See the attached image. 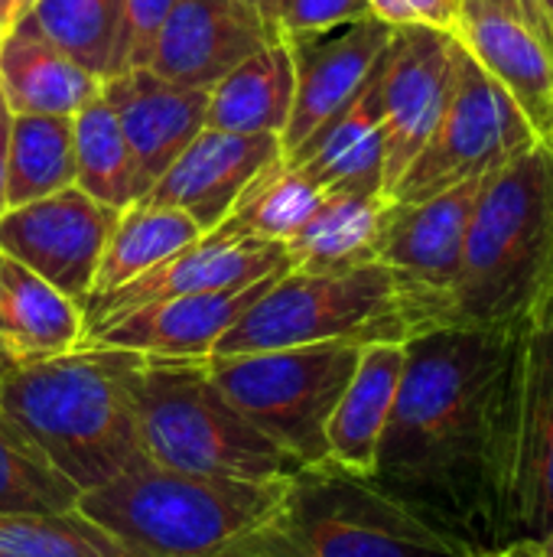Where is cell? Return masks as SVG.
Instances as JSON below:
<instances>
[{"label":"cell","instance_id":"obj_1","mask_svg":"<svg viewBox=\"0 0 553 557\" xmlns=\"http://www.w3.org/2000/svg\"><path fill=\"white\" fill-rule=\"evenodd\" d=\"M515 326H437L411 336L372 470L385 493L486 557L489 398Z\"/></svg>","mask_w":553,"mask_h":557},{"label":"cell","instance_id":"obj_2","mask_svg":"<svg viewBox=\"0 0 553 557\" xmlns=\"http://www.w3.org/2000/svg\"><path fill=\"white\" fill-rule=\"evenodd\" d=\"M140 352L78 346L20 362L0 379V405L78 490H98L143 463L134 421V372Z\"/></svg>","mask_w":553,"mask_h":557},{"label":"cell","instance_id":"obj_3","mask_svg":"<svg viewBox=\"0 0 553 557\" xmlns=\"http://www.w3.org/2000/svg\"><path fill=\"white\" fill-rule=\"evenodd\" d=\"M218 557H486L329 460L297 470L280 506Z\"/></svg>","mask_w":553,"mask_h":557},{"label":"cell","instance_id":"obj_4","mask_svg":"<svg viewBox=\"0 0 553 557\" xmlns=\"http://www.w3.org/2000/svg\"><path fill=\"white\" fill-rule=\"evenodd\" d=\"M551 251L553 150L535 144L479 189L450 297V326L525 323Z\"/></svg>","mask_w":553,"mask_h":557},{"label":"cell","instance_id":"obj_5","mask_svg":"<svg viewBox=\"0 0 553 557\" xmlns=\"http://www.w3.org/2000/svg\"><path fill=\"white\" fill-rule=\"evenodd\" d=\"M486 512L492 557L553 529V326L518 323L489 398Z\"/></svg>","mask_w":553,"mask_h":557},{"label":"cell","instance_id":"obj_6","mask_svg":"<svg viewBox=\"0 0 553 557\" xmlns=\"http://www.w3.org/2000/svg\"><path fill=\"white\" fill-rule=\"evenodd\" d=\"M287 480L248 483L143 463L78 496V512L134 557H218L274 516Z\"/></svg>","mask_w":553,"mask_h":557},{"label":"cell","instance_id":"obj_7","mask_svg":"<svg viewBox=\"0 0 553 557\" xmlns=\"http://www.w3.org/2000/svg\"><path fill=\"white\" fill-rule=\"evenodd\" d=\"M130 392L140 447L156 467L248 483H277L303 470L231 405L209 372V356H143Z\"/></svg>","mask_w":553,"mask_h":557},{"label":"cell","instance_id":"obj_8","mask_svg":"<svg viewBox=\"0 0 553 557\" xmlns=\"http://www.w3.org/2000/svg\"><path fill=\"white\" fill-rule=\"evenodd\" d=\"M414 320L381 261L342 274H280L215 343L212 356L267 352L313 343H407Z\"/></svg>","mask_w":553,"mask_h":557},{"label":"cell","instance_id":"obj_9","mask_svg":"<svg viewBox=\"0 0 553 557\" xmlns=\"http://www.w3.org/2000/svg\"><path fill=\"white\" fill-rule=\"evenodd\" d=\"M359 343H313L241 356H209L231 405L300 467L326 460V424L359 366Z\"/></svg>","mask_w":553,"mask_h":557},{"label":"cell","instance_id":"obj_10","mask_svg":"<svg viewBox=\"0 0 553 557\" xmlns=\"http://www.w3.org/2000/svg\"><path fill=\"white\" fill-rule=\"evenodd\" d=\"M535 144L538 137L518 104L460 46L456 85L447 101V111L388 199L420 202L466 180H486Z\"/></svg>","mask_w":553,"mask_h":557},{"label":"cell","instance_id":"obj_11","mask_svg":"<svg viewBox=\"0 0 553 557\" xmlns=\"http://www.w3.org/2000/svg\"><path fill=\"white\" fill-rule=\"evenodd\" d=\"M482 183L486 180H466L420 202L388 199L378 261L394 271L404 290L414 336L450 326V297Z\"/></svg>","mask_w":553,"mask_h":557},{"label":"cell","instance_id":"obj_12","mask_svg":"<svg viewBox=\"0 0 553 557\" xmlns=\"http://www.w3.org/2000/svg\"><path fill=\"white\" fill-rule=\"evenodd\" d=\"M117 219L121 209H111L78 186H68L52 196L3 209L0 251L81 307L91 294L98 261Z\"/></svg>","mask_w":553,"mask_h":557},{"label":"cell","instance_id":"obj_13","mask_svg":"<svg viewBox=\"0 0 553 557\" xmlns=\"http://www.w3.org/2000/svg\"><path fill=\"white\" fill-rule=\"evenodd\" d=\"M460 42L447 29L401 26L391 33L381 62L385 108V199L437 131L456 85Z\"/></svg>","mask_w":553,"mask_h":557},{"label":"cell","instance_id":"obj_14","mask_svg":"<svg viewBox=\"0 0 553 557\" xmlns=\"http://www.w3.org/2000/svg\"><path fill=\"white\" fill-rule=\"evenodd\" d=\"M290 271L287 248L280 242L261 238H231L222 232H209L189 248L176 251L173 258L160 261L153 271L108 290L95 294L81 304L85 313V336L137 307L186 297V294H212V290H235L257 284L271 274Z\"/></svg>","mask_w":553,"mask_h":557},{"label":"cell","instance_id":"obj_15","mask_svg":"<svg viewBox=\"0 0 553 557\" xmlns=\"http://www.w3.org/2000/svg\"><path fill=\"white\" fill-rule=\"evenodd\" d=\"M391 26L381 20L352 23L329 36L284 39L293 55V104L280 134V153L290 160L326 124H332L365 88L378 59L391 42Z\"/></svg>","mask_w":553,"mask_h":557},{"label":"cell","instance_id":"obj_16","mask_svg":"<svg viewBox=\"0 0 553 557\" xmlns=\"http://www.w3.org/2000/svg\"><path fill=\"white\" fill-rule=\"evenodd\" d=\"M277 39L280 29L241 0H176L147 69L166 82L209 91L238 62Z\"/></svg>","mask_w":553,"mask_h":557},{"label":"cell","instance_id":"obj_17","mask_svg":"<svg viewBox=\"0 0 553 557\" xmlns=\"http://www.w3.org/2000/svg\"><path fill=\"white\" fill-rule=\"evenodd\" d=\"M277 157H284L277 134H225L205 127L140 202L179 209L209 235L248 183Z\"/></svg>","mask_w":553,"mask_h":557},{"label":"cell","instance_id":"obj_18","mask_svg":"<svg viewBox=\"0 0 553 557\" xmlns=\"http://www.w3.org/2000/svg\"><path fill=\"white\" fill-rule=\"evenodd\" d=\"M101 95L117 114L143 199L196 134L205 131L209 91L166 82L153 69H130L104 78Z\"/></svg>","mask_w":553,"mask_h":557},{"label":"cell","instance_id":"obj_19","mask_svg":"<svg viewBox=\"0 0 553 557\" xmlns=\"http://www.w3.org/2000/svg\"><path fill=\"white\" fill-rule=\"evenodd\" d=\"M453 36L518 104L538 144L553 150V52L548 42L486 0H456Z\"/></svg>","mask_w":553,"mask_h":557},{"label":"cell","instance_id":"obj_20","mask_svg":"<svg viewBox=\"0 0 553 557\" xmlns=\"http://www.w3.org/2000/svg\"><path fill=\"white\" fill-rule=\"evenodd\" d=\"M277 277L280 274H271L257 284L235 287V290L186 294V297H169L137 307L91 330L81 339V346H111V349H130L140 356H166V359L212 356L215 343Z\"/></svg>","mask_w":553,"mask_h":557},{"label":"cell","instance_id":"obj_21","mask_svg":"<svg viewBox=\"0 0 553 557\" xmlns=\"http://www.w3.org/2000/svg\"><path fill=\"white\" fill-rule=\"evenodd\" d=\"M381 62L359 91V98L326 124L287 163L323 193H381L385 176V108H381ZM385 196V193H381Z\"/></svg>","mask_w":553,"mask_h":557},{"label":"cell","instance_id":"obj_22","mask_svg":"<svg viewBox=\"0 0 553 557\" xmlns=\"http://www.w3.org/2000/svg\"><path fill=\"white\" fill-rule=\"evenodd\" d=\"M404 372V343L362 346L359 366L326 424V460L372 476Z\"/></svg>","mask_w":553,"mask_h":557},{"label":"cell","instance_id":"obj_23","mask_svg":"<svg viewBox=\"0 0 553 557\" xmlns=\"http://www.w3.org/2000/svg\"><path fill=\"white\" fill-rule=\"evenodd\" d=\"M104 78L68 59L26 23L0 33V95L13 114H78L101 95Z\"/></svg>","mask_w":553,"mask_h":557},{"label":"cell","instance_id":"obj_24","mask_svg":"<svg viewBox=\"0 0 553 557\" xmlns=\"http://www.w3.org/2000/svg\"><path fill=\"white\" fill-rule=\"evenodd\" d=\"M388 199L381 193H323L310 219L284 242L290 271L342 274L378 261Z\"/></svg>","mask_w":553,"mask_h":557},{"label":"cell","instance_id":"obj_25","mask_svg":"<svg viewBox=\"0 0 553 557\" xmlns=\"http://www.w3.org/2000/svg\"><path fill=\"white\" fill-rule=\"evenodd\" d=\"M293 55L284 39L238 62L209 88L205 127L225 134H284L293 104Z\"/></svg>","mask_w":553,"mask_h":557},{"label":"cell","instance_id":"obj_26","mask_svg":"<svg viewBox=\"0 0 553 557\" xmlns=\"http://www.w3.org/2000/svg\"><path fill=\"white\" fill-rule=\"evenodd\" d=\"M0 336L20 356V362L62 356L81 346L85 313L72 297L3 255Z\"/></svg>","mask_w":553,"mask_h":557},{"label":"cell","instance_id":"obj_27","mask_svg":"<svg viewBox=\"0 0 553 557\" xmlns=\"http://www.w3.org/2000/svg\"><path fill=\"white\" fill-rule=\"evenodd\" d=\"M202 238V228L179 209L169 206H150V202H134L130 209L121 212L108 248L98 261L91 294H108L147 271H153L160 261L173 258L176 251L189 248L192 242Z\"/></svg>","mask_w":553,"mask_h":557},{"label":"cell","instance_id":"obj_28","mask_svg":"<svg viewBox=\"0 0 553 557\" xmlns=\"http://www.w3.org/2000/svg\"><path fill=\"white\" fill-rule=\"evenodd\" d=\"M75 186L72 117L65 114H13L7 140V209Z\"/></svg>","mask_w":553,"mask_h":557},{"label":"cell","instance_id":"obj_29","mask_svg":"<svg viewBox=\"0 0 553 557\" xmlns=\"http://www.w3.org/2000/svg\"><path fill=\"white\" fill-rule=\"evenodd\" d=\"M319 199H323V189L313 186L300 166L277 157L248 183V189L238 196L231 212L212 232L284 245L310 219Z\"/></svg>","mask_w":553,"mask_h":557},{"label":"cell","instance_id":"obj_30","mask_svg":"<svg viewBox=\"0 0 553 557\" xmlns=\"http://www.w3.org/2000/svg\"><path fill=\"white\" fill-rule=\"evenodd\" d=\"M75 147V186L111 209H130L140 202L130 147L121 134L117 114L104 95L72 114Z\"/></svg>","mask_w":553,"mask_h":557},{"label":"cell","instance_id":"obj_31","mask_svg":"<svg viewBox=\"0 0 553 557\" xmlns=\"http://www.w3.org/2000/svg\"><path fill=\"white\" fill-rule=\"evenodd\" d=\"M121 3L124 0H33L16 23H26L98 78H108L121 26Z\"/></svg>","mask_w":553,"mask_h":557},{"label":"cell","instance_id":"obj_32","mask_svg":"<svg viewBox=\"0 0 553 557\" xmlns=\"http://www.w3.org/2000/svg\"><path fill=\"white\" fill-rule=\"evenodd\" d=\"M78 496L81 493L0 405V512H68L78 506Z\"/></svg>","mask_w":553,"mask_h":557},{"label":"cell","instance_id":"obj_33","mask_svg":"<svg viewBox=\"0 0 553 557\" xmlns=\"http://www.w3.org/2000/svg\"><path fill=\"white\" fill-rule=\"evenodd\" d=\"M0 557H134L88 516L0 512Z\"/></svg>","mask_w":553,"mask_h":557},{"label":"cell","instance_id":"obj_34","mask_svg":"<svg viewBox=\"0 0 553 557\" xmlns=\"http://www.w3.org/2000/svg\"><path fill=\"white\" fill-rule=\"evenodd\" d=\"M173 3L176 0H124L121 3V26H117V42L111 55V75L150 65V55L156 49V39L163 33V23Z\"/></svg>","mask_w":553,"mask_h":557},{"label":"cell","instance_id":"obj_35","mask_svg":"<svg viewBox=\"0 0 553 557\" xmlns=\"http://www.w3.org/2000/svg\"><path fill=\"white\" fill-rule=\"evenodd\" d=\"M365 20H375L368 0H284L277 29L280 39H297V36H323Z\"/></svg>","mask_w":553,"mask_h":557},{"label":"cell","instance_id":"obj_36","mask_svg":"<svg viewBox=\"0 0 553 557\" xmlns=\"http://www.w3.org/2000/svg\"><path fill=\"white\" fill-rule=\"evenodd\" d=\"M375 20L391 29L401 26H433L453 33L456 26V0H368Z\"/></svg>","mask_w":553,"mask_h":557},{"label":"cell","instance_id":"obj_37","mask_svg":"<svg viewBox=\"0 0 553 557\" xmlns=\"http://www.w3.org/2000/svg\"><path fill=\"white\" fill-rule=\"evenodd\" d=\"M486 3H492L502 13L515 16L518 23H525L531 33H538L548 42V49L553 52V26L551 20H548V13H544V7H541V0H486Z\"/></svg>","mask_w":553,"mask_h":557},{"label":"cell","instance_id":"obj_38","mask_svg":"<svg viewBox=\"0 0 553 557\" xmlns=\"http://www.w3.org/2000/svg\"><path fill=\"white\" fill-rule=\"evenodd\" d=\"M528 320L538 323V326H553V251L551 261H548V271H544V281H541V290H538V300H535Z\"/></svg>","mask_w":553,"mask_h":557},{"label":"cell","instance_id":"obj_39","mask_svg":"<svg viewBox=\"0 0 553 557\" xmlns=\"http://www.w3.org/2000/svg\"><path fill=\"white\" fill-rule=\"evenodd\" d=\"M10 121H13V111L7 108V101H3V95H0V212L7 209L3 176H7V140H10Z\"/></svg>","mask_w":553,"mask_h":557},{"label":"cell","instance_id":"obj_40","mask_svg":"<svg viewBox=\"0 0 553 557\" xmlns=\"http://www.w3.org/2000/svg\"><path fill=\"white\" fill-rule=\"evenodd\" d=\"M244 7H251L257 16H264L271 26H277V16H280V7H284V0H241Z\"/></svg>","mask_w":553,"mask_h":557},{"label":"cell","instance_id":"obj_41","mask_svg":"<svg viewBox=\"0 0 553 557\" xmlns=\"http://www.w3.org/2000/svg\"><path fill=\"white\" fill-rule=\"evenodd\" d=\"M16 366H20V356H16V352L10 349V343L0 336V379H3L10 369H16Z\"/></svg>","mask_w":553,"mask_h":557},{"label":"cell","instance_id":"obj_42","mask_svg":"<svg viewBox=\"0 0 553 557\" xmlns=\"http://www.w3.org/2000/svg\"><path fill=\"white\" fill-rule=\"evenodd\" d=\"M541 7H544V13H548V20H551L553 26V0H541Z\"/></svg>","mask_w":553,"mask_h":557},{"label":"cell","instance_id":"obj_43","mask_svg":"<svg viewBox=\"0 0 553 557\" xmlns=\"http://www.w3.org/2000/svg\"><path fill=\"white\" fill-rule=\"evenodd\" d=\"M0 304H3V251H0Z\"/></svg>","mask_w":553,"mask_h":557},{"label":"cell","instance_id":"obj_44","mask_svg":"<svg viewBox=\"0 0 553 557\" xmlns=\"http://www.w3.org/2000/svg\"><path fill=\"white\" fill-rule=\"evenodd\" d=\"M0 33H3V0H0Z\"/></svg>","mask_w":553,"mask_h":557}]
</instances>
